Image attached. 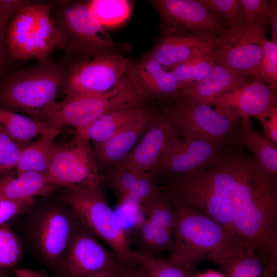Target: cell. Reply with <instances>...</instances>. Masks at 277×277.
<instances>
[{
    "instance_id": "cell-1",
    "label": "cell",
    "mask_w": 277,
    "mask_h": 277,
    "mask_svg": "<svg viewBox=\"0 0 277 277\" xmlns=\"http://www.w3.org/2000/svg\"><path fill=\"white\" fill-rule=\"evenodd\" d=\"M232 202V230L242 248L277 256V175L240 151Z\"/></svg>"
},
{
    "instance_id": "cell-2",
    "label": "cell",
    "mask_w": 277,
    "mask_h": 277,
    "mask_svg": "<svg viewBox=\"0 0 277 277\" xmlns=\"http://www.w3.org/2000/svg\"><path fill=\"white\" fill-rule=\"evenodd\" d=\"M171 201L176 225L167 259L170 261L195 274L199 262L209 260L219 264L242 249L240 241L226 227L189 206Z\"/></svg>"
},
{
    "instance_id": "cell-3",
    "label": "cell",
    "mask_w": 277,
    "mask_h": 277,
    "mask_svg": "<svg viewBox=\"0 0 277 277\" xmlns=\"http://www.w3.org/2000/svg\"><path fill=\"white\" fill-rule=\"evenodd\" d=\"M240 152L233 148L222 161L199 175L174 176L165 187L169 192L166 194L171 201L201 212L233 233L232 199Z\"/></svg>"
},
{
    "instance_id": "cell-4",
    "label": "cell",
    "mask_w": 277,
    "mask_h": 277,
    "mask_svg": "<svg viewBox=\"0 0 277 277\" xmlns=\"http://www.w3.org/2000/svg\"><path fill=\"white\" fill-rule=\"evenodd\" d=\"M68 67L49 59L22 69L0 84V106L43 122L57 102Z\"/></svg>"
},
{
    "instance_id": "cell-5",
    "label": "cell",
    "mask_w": 277,
    "mask_h": 277,
    "mask_svg": "<svg viewBox=\"0 0 277 277\" xmlns=\"http://www.w3.org/2000/svg\"><path fill=\"white\" fill-rule=\"evenodd\" d=\"M52 2L27 1L9 21L6 33L8 53L21 60L49 59L61 48V35L52 14Z\"/></svg>"
},
{
    "instance_id": "cell-6",
    "label": "cell",
    "mask_w": 277,
    "mask_h": 277,
    "mask_svg": "<svg viewBox=\"0 0 277 277\" xmlns=\"http://www.w3.org/2000/svg\"><path fill=\"white\" fill-rule=\"evenodd\" d=\"M63 199L82 225L106 242L125 266L138 264L130 241L108 204L101 185L65 188Z\"/></svg>"
},
{
    "instance_id": "cell-7",
    "label": "cell",
    "mask_w": 277,
    "mask_h": 277,
    "mask_svg": "<svg viewBox=\"0 0 277 277\" xmlns=\"http://www.w3.org/2000/svg\"><path fill=\"white\" fill-rule=\"evenodd\" d=\"M145 98L132 67L116 86L103 94L66 97L56 102L43 123L61 131L67 126L80 130L108 112L141 105Z\"/></svg>"
},
{
    "instance_id": "cell-8",
    "label": "cell",
    "mask_w": 277,
    "mask_h": 277,
    "mask_svg": "<svg viewBox=\"0 0 277 277\" xmlns=\"http://www.w3.org/2000/svg\"><path fill=\"white\" fill-rule=\"evenodd\" d=\"M162 113L179 135L204 138L229 147L241 146L242 122L225 116L212 105L192 98L175 96Z\"/></svg>"
},
{
    "instance_id": "cell-9",
    "label": "cell",
    "mask_w": 277,
    "mask_h": 277,
    "mask_svg": "<svg viewBox=\"0 0 277 277\" xmlns=\"http://www.w3.org/2000/svg\"><path fill=\"white\" fill-rule=\"evenodd\" d=\"M52 6L61 35V47L88 52L107 50L114 46L87 2L60 1Z\"/></svg>"
},
{
    "instance_id": "cell-10",
    "label": "cell",
    "mask_w": 277,
    "mask_h": 277,
    "mask_svg": "<svg viewBox=\"0 0 277 277\" xmlns=\"http://www.w3.org/2000/svg\"><path fill=\"white\" fill-rule=\"evenodd\" d=\"M46 176L57 188L100 186L98 166L90 141L76 133L70 141L55 144Z\"/></svg>"
},
{
    "instance_id": "cell-11",
    "label": "cell",
    "mask_w": 277,
    "mask_h": 277,
    "mask_svg": "<svg viewBox=\"0 0 277 277\" xmlns=\"http://www.w3.org/2000/svg\"><path fill=\"white\" fill-rule=\"evenodd\" d=\"M233 147L178 134L168 145L157 167L148 173L161 175H197L222 161Z\"/></svg>"
},
{
    "instance_id": "cell-12",
    "label": "cell",
    "mask_w": 277,
    "mask_h": 277,
    "mask_svg": "<svg viewBox=\"0 0 277 277\" xmlns=\"http://www.w3.org/2000/svg\"><path fill=\"white\" fill-rule=\"evenodd\" d=\"M81 223L66 205H52L33 215L30 224L31 241L38 254L58 267Z\"/></svg>"
},
{
    "instance_id": "cell-13",
    "label": "cell",
    "mask_w": 277,
    "mask_h": 277,
    "mask_svg": "<svg viewBox=\"0 0 277 277\" xmlns=\"http://www.w3.org/2000/svg\"><path fill=\"white\" fill-rule=\"evenodd\" d=\"M132 66L118 54L83 60L68 68L61 89L67 97L97 95L116 86Z\"/></svg>"
},
{
    "instance_id": "cell-14",
    "label": "cell",
    "mask_w": 277,
    "mask_h": 277,
    "mask_svg": "<svg viewBox=\"0 0 277 277\" xmlns=\"http://www.w3.org/2000/svg\"><path fill=\"white\" fill-rule=\"evenodd\" d=\"M265 26L245 23L229 28L224 34L223 42L214 51L216 62L252 77L263 57Z\"/></svg>"
},
{
    "instance_id": "cell-15",
    "label": "cell",
    "mask_w": 277,
    "mask_h": 277,
    "mask_svg": "<svg viewBox=\"0 0 277 277\" xmlns=\"http://www.w3.org/2000/svg\"><path fill=\"white\" fill-rule=\"evenodd\" d=\"M96 238L81 224L59 267L66 277H86L105 271H122L125 266Z\"/></svg>"
},
{
    "instance_id": "cell-16",
    "label": "cell",
    "mask_w": 277,
    "mask_h": 277,
    "mask_svg": "<svg viewBox=\"0 0 277 277\" xmlns=\"http://www.w3.org/2000/svg\"><path fill=\"white\" fill-rule=\"evenodd\" d=\"M146 218L137 225L134 241L137 251L156 256L172 248L176 225V213L168 196L160 194L147 206Z\"/></svg>"
},
{
    "instance_id": "cell-17",
    "label": "cell",
    "mask_w": 277,
    "mask_h": 277,
    "mask_svg": "<svg viewBox=\"0 0 277 277\" xmlns=\"http://www.w3.org/2000/svg\"><path fill=\"white\" fill-rule=\"evenodd\" d=\"M167 27V31L224 34L226 28L220 17L200 0H157L151 2Z\"/></svg>"
},
{
    "instance_id": "cell-18",
    "label": "cell",
    "mask_w": 277,
    "mask_h": 277,
    "mask_svg": "<svg viewBox=\"0 0 277 277\" xmlns=\"http://www.w3.org/2000/svg\"><path fill=\"white\" fill-rule=\"evenodd\" d=\"M221 36L191 31H167L150 55L167 69L212 53L224 40Z\"/></svg>"
},
{
    "instance_id": "cell-19",
    "label": "cell",
    "mask_w": 277,
    "mask_h": 277,
    "mask_svg": "<svg viewBox=\"0 0 277 277\" xmlns=\"http://www.w3.org/2000/svg\"><path fill=\"white\" fill-rule=\"evenodd\" d=\"M276 104V92L253 80L220 94L212 106L222 115L242 122Z\"/></svg>"
},
{
    "instance_id": "cell-20",
    "label": "cell",
    "mask_w": 277,
    "mask_h": 277,
    "mask_svg": "<svg viewBox=\"0 0 277 277\" xmlns=\"http://www.w3.org/2000/svg\"><path fill=\"white\" fill-rule=\"evenodd\" d=\"M178 134L163 114L153 115L136 146L117 167L145 173L151 172L159 164L168 145Z\"/></svg>"
},
{
    "instance_id": "cell-21",
    "label": "cell",
    "mask_w": 277,
    "mask_h": 277,
    "mask_svg": "<svg viewBox=\"0 0 277 277\" xmlns=\"http://www.w3.org/2000/svg\"><path fill=\"white\" fill-rule=\"evenodd\" d=\"M100 182L117 195L120 203H135L145 211L161 192L155 178L148 173L116 167L100 175Z\"/></svg>"
},
{
    "instance_id": "cell-22",
    "label": "cell",
    "mask_w": 277,
    "mask_h": 277,
    "mask_svg": "<svg viewBox=\"0 0 277 277\" xmlns=\"http://www.w3.org/2000/svg\"><path fill=\"white\" fill-rule=\"evenodd\" d=\"M150 112L131 123L116 134L101 143L94 144L98 166H118L136 146L150 123ZM112 168V169H113Z\"/></svg>"
},
{
    "instance_id": "cell-23",
    "label": "cell",
    "mask_w": 277,
    "mask_h": 277,
    "mask_svg": "<svg viewBox=\"0 0 277 277\" xmlns=\"http://www.w3.org/2000/svg\"><path fill=\"white\" fill-rule=\"evenodd\" d=\"M249 76L216 63L201 81L181 89L176 96L194 98L212 106L218 95L249 81Z\"/></svg>"
},
{
    "instance_id": "cell-24",
    "label": "cell",
    "mask_w": 277,
    "mask_h": 277,
    "mask_svg": "<svg viewBox=\"0 0 277 277\" xmlns=\"http://www.w3.org/2000/svg\"><path fill=\"white\" fill-rule=\"evenodd\" d=\"M219 265L225 277H276L277 256L258 248H242Z\"/></svg>"
},
{
    "instance_id": "cell-25",
    "label": "cell",
    "mask_w": 277,
    "mask_h": 277,
    "mask_svg": "<svg viewBox=\"0 0 277 277\" xmlns=\"http://www.w3.org/2000/svg\"><path fill=\"white\" fill-rule=\"evenodd\" d=\"M136 82L144 95L170 98L175 96L180 87L173 73L167 69L150 54L133 66Z\"/></svg>"
},
{
    "instance_id": "cell-26",
    "label": "cell",
    "mask_w": 277,
    "mask_h": 277,
    "mask_svg": "<svg viewBox=\"0 0 277 277\" xmlns=\"http://www.w3.org/2000/svg\"><path fill=\"white\" fill-rule=\"evenodd\" d=\"M57 188L46 175L13 170L0 175V197L13 201L47 196Z\"/></svg>"
},
{
    "instance_id": "cell-27",
    "label": "cell",
    "mask_w": 277,
    "mask_h": 277,
    "mask_svg": "<svg viewBox=\"0 0 277 277\" xmlns=\"http://www.w3.org/2000/svg\"><path fill=\"white\" fill-rule=\"evenodd\" d=\"M149 112L141 105L114 110L103 115L87 127L77 130L76 133L94 144L101 143Z\"/></svg>"
},
{
    "instance_id": "cell-28",
    "label": "cell",
    "mask_w": 277,
    "mask_h": 277,
    "mask_svg": "<svg viewBox=\"0 0 277 277\" xmlns=\"http://www.w3.org/2000/svg\"><path fill=\"white\" fill-rule=\"evenodd\" d=\"M60 133L61 131L48 127L33 142L25 146L14 170L47 175L53 156L54 141Z\"/></svg>"
},
{
    "instance_id": "cell-29",
    "label": "cell",
    "mask_w": 277,
    "mask_h": 277,
    "mask_svg": "<svg viewBox=\"0 0 277 277\" xmlns=\"http://www.w3.org/2000/svg\"><path fill=\"white\" fill-rule=\"evenodd\" d=\"M241 122V146L251 151L254 159L264 169L277 175V144L254 129L250 120Z\"/></svg>"
},
{
    "instance_id": "cell-30",
    "label": "cell",
    "mask_w": 277,
    "mask_h": 277,
    "mask_svg": "<svg viewBox=\"0 0 277 277\" xmlns=\"http://www.w3.org/2000/svg\"><path fill=\"white\" fill-rule=\"evenodd\" d=\"M0 127L16 141L27 144L48 126L42 122L0 106Z\"/></svg>"
},
{
    "instance_id": "cell-31",
    "label": "cell",
    "mask_w": 277,
    "mask_h": 277,
    "mask_svg": "<svg viewBox=\"0 0 277 277\" xmlns=\"http://www.w3.org/2000/svg\"><path fill=\"white\" fill-rule=\"evenodd\" d=\"M214 52L180 64L171 69L176 78L180 90L192 86L204 78L215 65Z\"/></svg>"
},
{
    "instance_id": "cell-32",
    "label": "cell",
    "mask_w": 277,
    "mask_h": 277,
    "mask_svg": "<svg viewBox=\"0 0 277 277\" xmlns=\"http://www.w3.org/2000/svg\"><path fill=\"white\" fill-rule=\"evenodd\" d=\"M87 3L104 28L123 23L131 12L130 2L126 0H91Z\"/></svg>"
},
{
    "instance_id": "cell-33",
    "label": "cell",
    "mask_w": 277,
    "mask_h": 277,
    "mask_svg": "<svg viewBox=\"0 0 277 277\" xmlns=\"http://www.w3.org/2000/svg\"><path fill=\"white\" fill-rule=\"evenodd\" d=\"M134 256L149 277H194V274L182 266L164 259L134 250Z\"/></svg>"
},
{
    "instance_id": "cell-34",
    "label": "cell",
    "mask_w": 277,
    "mask_h": 277,
    "mask_svg": "<svg viewBox=\"0 0 277 277\" xmlns=\"http://www.w3.org/2000/svg\"><path fill=\"white\" fill-rule=\"evenodd\" d=\"M263 52L262 58L252 77L276 92L277 42L266 38L263 43Z\"/></svg>"
},
{
    "instance_id": "cell-35",
    "label": "cell",
    "mask_w": 277,
    "mask_h": 277,
    "mask_svg": "<svg viewBox=\"0 0 277 277\" xmlns=\"http://www.w3.org/2000/svg\"><path fill=\"white\" fill-rule=\"evenodd\" d=\"M23 255L17 234L7 223L0 224V270L14 267Z\"/></svg>"
},
{
    "instance_id": "cell-36",
    "label": "cell",
    "mask_w": 277,
    "mask_h": 277,
    "mask_svg": "<svg viewBox=\"0 0 277 277\" xmlns=\"http://www.w3.org/2000/svg\"><path fill=\"white\" fill-rule=\"evenodd\" d=\"M210 11L226 21L228 28L245 24L240 3L238 0H200Z\"/></svg>"
},
{
    "instance_id": "cell-37",
    "label": "cell",
    "mask_w": 277,
    "mask_h": 277,
    "mask_svg": "<svg viewBox=\"0 0 277 277\" xmlns=\"http://www.w3.org/2000/svg\"><path fill=\"white\" fill-rule=\"evenodd\" d=\"M20 143L0 127V175L14 170L23 148Z\"/></svg>"
},
{
    "instance_id": "cell-38",
    "label": "cell",
    "mask_w": 277,
    "mask_h": 277,
    "mask_svg": "<svg viewBox=\"0 0 277 277\" xmlns=\"http://www.w3.org/2000/svg\"><path fill=\"white\" fill-rule=\"evenodd\" d=\"M27 1L0 0V73L6 63L7 52L8 53L6 42V33L8 23Z\"/></svg>"
},
{
    "instance_id": "cell-39",
    "label": "cell",
    "mask_w": 277,
    "mask_h": 277,
    "mask_svg": "<svg viewBox=\"0 0 277 277\" xmlns=\"http://www.w3.org/2000/svg\"><path fill=\"white\" fill-rule=\"evenodd\" d=\"M245 24L269 23V3L265 0H240Z\"/></svg>"
},
{
    "instance_id": "cell-40",
    "label": "cell",
    "mask_w": 277,
    "mask_h": 277,
    "mask_svg": "<svg viewBox=\"0 0 277 277\" xmlns=\"http://www.w3.org/2000/svg\"><path fill=\"white\" fill-rule=\"evenodd\" d=\"M34 203L35 199L13 201L0 197V224L27 213Z\"/></svg>"
},
{
    "instance_id": "cell-41",
    "label": "cell",
    "mask_w": 277,
    "mask_h": 277,
    "mask_svg": "<svg viewBox=\"0 0 277 277\" xmlns=\"http://www.w3.org/2000/svg\"><path fill=\"white\" fill-rule=\"evenodd\" d=\"M255 117L263 127L264 135L277 144V106L268 108Z\"/></svg>"
},
{
    "instance_id": "cell-42",
    "label": "cell",
    "mask_w": 277,
    "mask_h": 277,
    "mask_svg": "<svg viewBox=\"0 0 277 277\" xmlns=\"http://www.w3.org/2000/svg\"><path fill=\"white\" fill-rule=\"evenodd\" d=\"M269 23L271 25V37L273 42H277V9L276 1H269Z\"/></svg>"
},
{
    "instance_id": "cell-43",
    "label": "cell",
    "mask_w": 277,
    "mask_h": 277,
    "mask_svg": "<svg viewBox=\"0 0 277 277\" xmlns=\"http://www.w3.org/2000/svg\"><path fill=\"white\" fill-rule=\"evenodd\" d=\"M121 277H149L145 269L140 264L125 266L121 273Z\"/></svg>"
},
{
    "instance_id": "cell-44",
    "label": "cell",
    "mask_w": 277,
    "mask_h": 277,
    "mask_svg": "<svg viewBox=\"0 0 277 277\" xmlns=\"http://www.w3.org/2000/svg\"><path fill=\"white\" fill-rule=\"evenodd\" d=\"M14 273L16 277H44L39 273L28 268L15 269Z\"/></svg>"
},
{
    "instance_id": "cell-45",
    "label": "cell",
    "mask_w": 277,
    "mask_h": 277,
    "mask_svg": "<svg viewBox=\"0 0 277 277\" xmlns=\"http://www.w3.org/2000/svg\"><path fill=\"white\" fill-rule=\"evenodd\" d=\"M122 272V271H121ZM121 272L105 271L98 272L86 277H121Z\"/></svg>"
},
{
    "instance_id": "cell-46",
    "label": "cell",
    "mask_w": 277,
    "mask_h": 277,
    "mask_svg": "<svg viewBox=\"0 0 277 277\" xmlns=\"http://www.w3.org/2000/svg\"><path fill=\"white\" fill-rule=\"evenodd\" d=\"M194 277H225V276L221 272L214 270H209L203 273L195 275Z\"/></svg>"
},
{
    "instance_id": "cell-47",
    "label": "cell",
    "mask_w": 277,
    "mask_h": 277,
    "mask_svg": "<svg viewBox=\"0 0 277 277\" xmlns=\"http://www.w3.org/2000/svg\"><path fill=\"white\" fill-rule=\"evenodd\" d=\"M0 277H6V274L0 270Z\"/></svg>"
}]
</instances>
